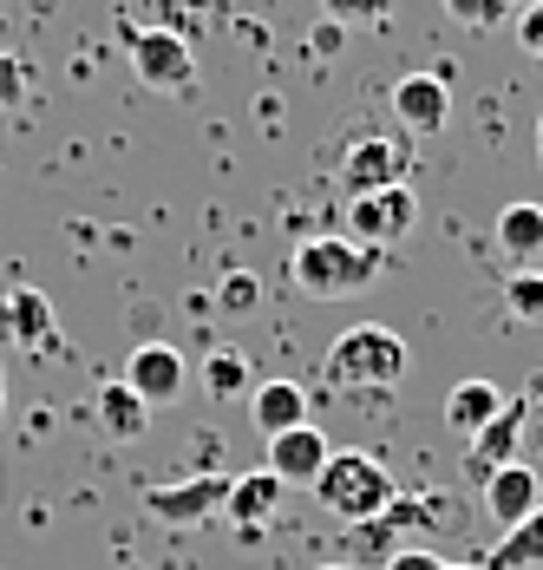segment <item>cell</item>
I'll use <instances>...</instances> for the list:
<instances>
[{"label": "cell", "mask_w": 543, "mask_h": 570, "mask_svg": "<svg viewBox=\"0 0 543 570\" xmlns=\"http://www.w3.org/2000/svg\"><path fill=\"white\" fill-rule=\"evenodd\" d=\"M381 249H361L354 236H308L288 249V283L302 288L308 302H347L381 276Z\"/></svg>", "instance_id": "cell-1"}, {"label": "cell", "mask_w": 543, "mask_h": 570, "mask_svg": "<svg viewBox=\"0 0 543 570\" xmlns=\"http://www.w3.org/2000/svg\"><path fill=\"white\" fill-rule=\"evenodd\" d=\"M327 387H399L406 381V342L381 322H354L327 342Z\"/></svg>", "instance_id": "cell-2"}, {"label": "cell", "mask_w": 543, "mask_h": 570, "mask_svg": "<svg viewBox=\"0 0 543 570\" xmlns=\"http://www.w3.org/2000/svg\"><path fill=\"white\" fill-rule=\"evenodd\" d=\"M315 499L334 518H347V524H367V518H381L399 499V485H393V472L374 453H334L327 472L315 479Z\"/></svg>", "instance_id": "cell-3"}, {"label": "cell", "mask_w": 543, "mask_h": 570, "mask_svg": "<svg viewBox=\"0 0 543 570\" xmlns=\"http://www.w3.org/2000/svg\"><path fill=\"white\" fill-rule=\"evenodd\" d=\"M125 59H131V72H138L151 92L184 99V92L197 86V47L177 40V33H164V27H131V20H125Z\"/></svg>", "instance_id": "cell-4"}, {"label": "cell", "mask_w": 543, "mask_h": 570, "mask_svg": "<svg viewBox=\"0 0 543 570\" xmlns=\"http://www.w3.org/2000/svg\"><path fill=\"white\" fill-rule=\"evenodd\" d=\"M419 224V197H413V184H386L374 197H354L347 204V236L361 243V249H393L399 236H413Z\"/></svg>", "instance_id": "cell-5"}, {"label": "cell", "mask_w": 543, "mask_h": 570, "mask_svg": "<svg viewBox=\"0 0 543 570\" xmlns=\"http://www.w3.org/2000/svg\"><path fill=\"white\" fill-rule=\"evenodd\" d=\"M118 381H125L131 394L145 400V406H170V400H184V381H190V367H184V354H177L170 342H138Z\"/></svg>", "instance_id": "cell-6"}, {"label": "cell", "mask_w": 543, "mask_h": 570, "mask_svg": "<svg viewBox=\"0 0 543 570\" xmlns=\"http://www.w3.org/2000/svg\"><path fill=\"white\" fill-rule=\"evenodd\" d=\"M223 499H229V479L223 472H197V479H177V485H151L145 512L158 524H204L210 512H223Z\"/></svg>", "instance_id": "cell-7"}, {"label": "cell", "mask_w": 543, "mask_h": 570, "mask_svg": "<svg viewBox=\"0 0 543 570\" xmlns=\"http://www.w3.org/2000/svg\"><path fill=\"white\" fill-rule=\"evenodd\" d=\"M386 184H406V151H399L393 138H354L347 158H340V190H347V204H354V197H374Z\"/></svg>", "instance_id": "cell-8"}, {"label": "cell", "mask_w": 543, "mask_h": 570, "mask_svg": "<svg viewBox=\"0 0 543 570\" xmlns=\"http://www.w3.org/2000/svg\"><path fill=\"white\" fill-rule=\"evenodd\" d=\"M393 118H399L413 138H438L445 118H452L445 72H406V79H393Z\"/></svg>", "instance_id": "cell-9"}, {"label": "cell", "mask_w": 543, "mask_h": 570, "mask_svg": "<svg viewBox=\"0 0 543 570\" xmlns=\"http://www.w3.org/2000/svg\"><path fill=\"white\" fill-rule=\"evenodd\" d=\"M282 492H288V485L275 479L269 465H263V472H243V479H229L223 518L236 524V538H243V544H256V538H263V524L282 512Z\"/></svg>", "instance_id": "cell-10"}, {"label": "cell", "mask_w": 543, "mask_h": 570, "mask_svg": "<svg viewBox=\"0 0 543 570\" xmlns=\"http://www.w3.org/2000/svg\"><path fill=\"white\" fill-rule=\"evenodd\" d=\"M327 459H334V446H327V433L315 420H308V426H288V433L269 440V472L282 485H315L327 472Z\"/></svg>", "instance_id": "cell-11"}, {"label": "cell", "mask_w": 543, "mask_h": 570, "mask_svg": "<svg viewBox=\"0 0 543 570\" xmlns=\"http://www.w3.org/2000/svg\"><path fill=\"white\" fill-rule=\"evenodd\" d=\"M543 505V479L537 465H524V459H511V465H497L485 472V512L511 531V524H524V518Z\"/></svg>", "instance_id": "cell-12"}, {"label": "cell", "mask_w": 543, "mask_h": 570, "mask_svg": "<svg viewBox=\"0 0 543 570\" xmlns=\"http://www.w3.org/2000/svg\"><path fill=\"white\" fill-rule=\"evenodd\" d=\"M7 308H13V342L27 354H59V328H53V302L40 288H7Z\"/></svg>", "instance_id": "cell-13"}, {"label": "cell", "mask_w": 543, "mask_h": 570, "mask_svg": "<svg viewBox=\"0 0 543 570\" xmlns=\"http://www.w3.org/2000/svg\"><path fill=\"white\" fill-rule=\"evenodd\" d=\"M504 406H511V400H504V387H491V381H458V387L445 394V426L472 440V433H485Z\"/></svg>", "instance_id": "cell-14"}, {"label": "cell", "mask_w": 543, "mask_h": 570, "mask_svg": "<svg viewBox=\"0 0 543 570\" xmlns=\"http://www.w3.org/2000/svg\"><path fill=\"white\" fill-rule=\"evenodd\" d=\"M249 420L263 426V440L288 433V426H308V394H302L295 381H263V387L249 394Z\"/></svg>", "instance_id": "cell-15"}, {"label": "cell", "mask_w": 543, "mask_h": 570, "mask_svg": "<svg viewBox=\"0 0 543 570\" xmlns=\"http://www.w3.org/2000/svg\"><path fill=\"white\" fill-rule=\"evenodd\" d=\"M92 413H99V433H106V440H118V446L145 440V426H151V406H145V400L131 394L125 381H106V387H99V406H92Z\"/></svg>", "instance_id": "cell-16"}, {"label": "cell", "mask_w": 543, "mask_h": 570, "mask_svg": "<svg viewBox=\"0 0 543 570\" xmlns=\"http://www.w3.org/2000/svg\"><path fill=\"white\" fill-rule=\"evenodd\" d=\"M524 420H531V406H524V400H511L485 433H472V440H478V446H472V465H478V472L511 465V459H517V440H524Z\"/></svg>", "instance_id": "cell-17"}, {"label": "cell", "mask_w": 543, "mask_h": 570, "mask_svg": "<svg viewBox=\"0 0 543 570\" xmlns=\"http://www.w3.org/2000/svg\"><path fill=\"white\" fill-rule=\"evenodd\" d=\"M497 249L531 269L543 256V204H504L497 210Z\"/></svg>", "instance_id": "cell-18"}, {"label": "cell", "mask_w": 543, "mask_h": 570, "mask_svg": "<svg viewBox=\"0 0 543 570\" xmlns=\"http://www.w3.org/2000/svg\"><path fill=\"white\" fill-rule=\"evenodd\" d=\"M485 570H543V505L524 524H511L497 551H485Z\"/></svg>", "instance_id": "cell-19"}, {"label": "cell", "mask_w": 543, "mask_h": 570, "mask_svg": "<svg viewBox=\"0 0 543 570\" xmlns=\"http://www.w3.org/2000/svg\"><path fill=\"white\" fill-rule=\"evenodd\" d=\"M204 387L217 400H249L256 394V381H249V361L236 354V347H217L210 361H204Z\"/></svg>", "instance_id": "cell-20"}, {"label": "cell", "mask_w": 543, "mask_h": 570, "mask_svg": "<svg viewBox=\"0 0 543 570\" xmlns=\"http://www.w3.org/2000/svg\"><path fill=\"white\" fill-rule=\"evenodd\" d=\"M504 308H511V322H543V269H517L504 283Z\"/></svg>", "instance_id": "cell-21"}, {"label": "cell", "mask_w": 543, "mask_h": 570, "mask_svg": "<svg viewBox=\"0 0 543 570\" xmlns=\"http://www.w3.org/2000/svg\"><path fill=\"white\" fill-rule=\"evenodd\" d=\"M386 13H393V0H322V20H334V27H381Z\"/></svg>", "instance_id": "cell-22"}, {"label": "cell", "mask_w": 543, "mask_h": 570, "mask_svg": "<svg viewBox=\"0 0 543 570\" xmlns=\"http://www.w3.org/2000/svg\"><path fill=\"white\" fill-rule=\"evenodd\" d=\"M438 7H445V20H458V27H472V33H491V27L511 13L504 0H438Z\"/></svg>", "instance_id": "cell-23"}, {"label": "cell", "mask_w": 543, "mask_h": 570, "mask_svg": "<svg viewBox=\"0 0 543 570\" xmlns=\"http://www.w3.org/2000/svg\"><path fill=\"white\" fill-rule=\"evenodd\" d=\"M210 13V0H158V20L151 27H164V33H177V40H190V27Z\"/></svg>", "instance_id": "cell-24"}, {"label": "cell", "mask_w": 543, "mask_h": 570, "mask_svg": "<svg viewBox=\"0 0 543 570\" xmlns=\"http://www.w3.org/2000/svg\"><path fill=\"white\" fill-rule=\"evenodd\" d=\"M217 302L229 308V315H243V308H256V302H263V283H256L249 269H229V276H223V288H217Z\"/></svg>", "instance_id": "cell-25"}, {"label": "cell", "mask_w": 543, "mask_h": 570, "mask_svg": "<svg viewBox=\"0 0 543 570\" xmlns=\"http://www.w3.org/2000/svg\"><path fill=\"white\" fill-rule=\"evenodd\" d=\"M20 99H27V66H20L13 53H0V112L20 106Z\"/></svg>", "instance_id": "cell-26"}, {"label": "cell", "mask_w": 543, "mask_h": 570, "mask_svg": "<svg viewBox=\"0 0 543 570\" xmlns=\"http://www.w3.org/2000/svg\"><path fill=\"white\" fill-rule=\"evenodd\" d=\"M386 570H485V564H445L433 551H386Z\"/></svg>", "instance_id": "cell-27"}, {"label": "cell", "mask_w": 543, "mask_h": 570, "mask_svg": "<svg viewBox=\"0 0 543 570\" xmlns=\"http://www.w3.org/2000/svg\"><path fill=\"white\" fill-rule=\"evenodd\" d=\"M517 47H524L531 59H543V0H537V7H524V13H517Z\"/></svg>", "instance_id": "cell-28"}, {"label": "cell", "mask_w": 543, "mask_h": 570, "mask_svg": "<svg viewBox=\"0 0 543 570\" xmlns=\"http://www.w3.org/2000/svg\"><path fill=\"white\" fill-rule=\"evenodd\" d=\"M308 47H315V53H322V59H334V53H340V47H347V27H334V20H322V27L308 33Z\"/></svg>", "instance_id": "cell-29"}, {"label": "cell", "mask_w": 543, "mask_h": 570, "mask_svg": "<svg viewBox=\"0 0 543 570\" xmlns=\"http://www.w3.org/2000/svg\"><path fill=\"white\" fill-rule=\"evenodd\" d=\"M0 347H20L13 342V308H7V295H0Z\"/></svg>", "instance_id": "cell-30"}, {"label": "cell", "mask_w": 543, "mask_h": 570, "mask_svg": "<svg viewBox=\"0 0 543 570\" xmlns=\"http://www.w3.org/2000/svg\"><path fill=\"white\" fill-rule=\"evenodd\" d=\"M524 406H531V413H537V420H543V381H537V387H531V400H524Z\"/></svg>", "instance_id": "cell-31"}, {"label": "cell", "mask_w": 543, "mask_h": 570, "mask_svg": "<svg viewBox=\"0 0 543 570\" xmlns=\"http://www.w3.org/2000/svg\"><path fill=\"white\" fill-rule=\"evenodd\" d=\"M0 413H7V374H0Z\"/></svg>", "instance_id": "cell-32"}, {"label": "cell", "mask_w": 543, "mask_h": 570, "mask_svg": "<svg viewBox=\"0 0 543 570\" xmlns=\"http://www.w3.org/2000/svg\"><path fill=\"white\" fill-rule=\"evenodd\" d=\"M504 7H537V0H504Z\"/></svg>", "instance_id": "cell-33"}, {"label": "cell", "mask_w": 543, "mask_h": 570, "mask_svg": "<svg viewBox=\"0 0 543 570\" xmlns=\"http://www.w3.org/2000/svg\"><path fill=\"white\" fill-rule=\"evenodd\" d=\"M537 158H543V118H537Z\"/></svg>", "instance_id": "cell-34"}, {"label": "cell", "mask_w": 543, "mask_h": 570, "mask_svg": "<svg viewBox=\"0 0 543 570\" xmlns=\"http://www.w3.org/2000/svg\"><path fill=\"white\" fill-rule=\"evenodd\" d=\"M322 570H361V564H322Z\"/></svg>", "instance_id": "cell-35"}]
</instances>
